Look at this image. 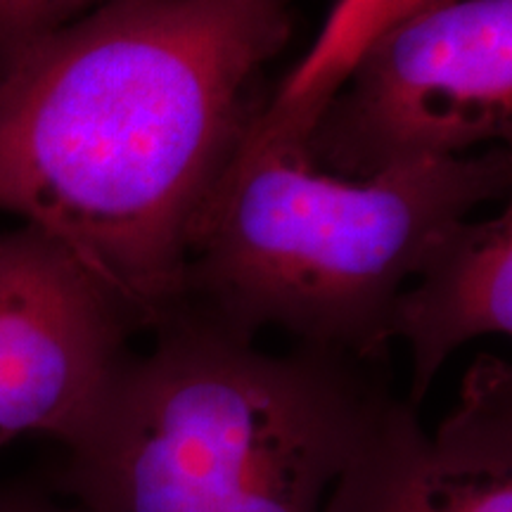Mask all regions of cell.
I'll return each instance as SVG.
<instances>
[{
	"instance_id": "obj_7",
	"label": "cell",
	"mask_w": 512,
	"mask_h": 512,
	"mask_svg": "<svg viewBox=\"0 0 512 512\" xmlns=\"http://www.w3.org/2000/svg\"><path fill=\"white\" fill-rule=\"evenodd\" d=\"M411 290L394 297L387 342L403 339L413 354L408 403L415 408L460 344L512 330V209L486 221L451 223L427 254Z\"/></svg>"
},
{
	"instance_id": "obj_9",
	"label": "cell",
	"mask_w": 512,
	"mask_h": 512,
	"mask_svg": "<svg viewBox=\"0 0 512 512\" xmlns=\"http://www.w3.org/2000/svg\"><path fill=\"white\" fill-rule=\"evenodd\" d=\"M112 0H0V74L36 41Z\"/></svg>"
},
{
	"instance_id": "obj_2",
	"label": "cell",
	"mask_w": 512,
	"mask_h": 512,
	"mask_svg": "<svg viewBox=\"0 0 512 512\" xmlns=\"http://www.w3.org/2000/svg\"><path fill=\"white\" fill-rule=\"evenodd\" d=\"M363 363L266 354L183 306L62 444V494L83 512H323L394 399Z\"/></svg>"
},
{
	"instance_id": "obj_1",
	"label": "cell",
	"mask_w": 512,
	"mask_h": 512,
	"mask_svg": "<svg viewBox=\"0 0 512 512\" xmlns=\"http://www.w3.org/2000/svg\"><path fill=\"white\" fill-rule=\"evenodd\" d=\"M290 34V0H112L36 41L0 74V211L157 330Z\"/></svg>"
},
{
	"instance_id": "obj_8",
	"label": "cell",
	"mask_w": 512,
	"mask_h": 512,
	"mask_svg": "<svg viewBox=\"0 0 512 512\" xmlns=\"http://www.w3.org/2000/svg\"><path fill=\"white\" fill-rule=\"evenodd\" d=\"M451 3L456 0H339L316 43L287 76L271 105L259 112L249 133L304 145L313 119L375 38L411 17Z\"/></svg>"
},
{
	"instance_id": "obj_4",
	"label": "cell",
	"mask_w": 512,
	"mask_h": 512,
	"mask_svg": "<svg viewBox=\"0 0 512 512\" xmlns=\"http://www.w3.org/2000/svg\"><path fill=\"white\" fill-rule=\"evenodd\" d=\"M512 136V0H456L375 38L313 119V169L373 178Z\"/></svg>"
},
{
	"instance_id": "obj_3",
	"label": "cell",
	"mask_w": 512,
	"mask_h": 512,
	"mask_svg": "<svg viewBox=\"0 0 512 512\" xmlns=\"http://www.w3.org/2000/svg\"><path fill=\"white\" fill-rule=\"evenodd\" d=\"M510 181L503 147L354 181L313 169L304 145L245 136L192 233L183 306L240 337L278 325L373 361L432 242Z\"/></svg>"
},
{
	"instance_id": "obj_6",
	"label": "cell",
	"mask_w": 512,
	"mask_h": 512,
	"mask_svg": "<svg viewBox=\"0 0 512 512\" xmlns=\"http://www.w3.org/2000/svg\"><path fill=\"white\" fill-rule=\"evenodd\" d=\"M323 512H512V373L479 356L437 432L392 399Z\"/></svg>"
},
{
	"instance_id": "obj_10",
	"label": "cell",
	"mask_w": 512,
	"mask_h": 512,
	"mask_svg": "<svg viewBox=\"0 0 512 512\" xmlns=\"http://www.w3.org/2000/svg\"><path fill=\"white\" fill-rule=\"evenodd\" d=\"M0 512H83L76 503L62 505L46 491L0 486Z\"/></svg>"
},
{
	"instance_id": "obj_5",
	"label": "cell",
	"mask_w": 512,
	"mask_h": 512,
	"mask_svg": "<svg viewBox=\"0 0 512 512\" xmlns=\"http://www.w3.org/2000/svg\"><path fill=\"white\" fill-rule=\"evenodd\" d=\"M136 323L60 242L0 233V448L27 434L64 444L124 361Z\"/></svg>"
}]
</instances>
